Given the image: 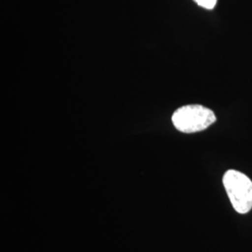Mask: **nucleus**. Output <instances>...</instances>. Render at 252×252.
Masks as SVG:
<instances>
[{
  "instance_id": "obj_1",
  "label": "nucleus",
  "mask_w": 252,
  "mask_h": 252,
  "mask_svg": "<svg viewBox=\"0 0 252 252\" xmlns=\"http://www.w3.org/2000/svg\"><path fill=\"white\" fill-rule=\"evenodd\" d=\"M173 126L181 133L191 134L206 130L217 121L214 111L202 105H186L175 110Z\"/></svg>"
},
{
  "instance_id": "obj_2",
  "label": "nucleus",
  "mask_w": 252,
  "mask_h": 252,
  "mask_svg": "<svg viewBox=\"0 0 252 252\" xmlns=\"http://www.w3.org/2000/svg\"><path fill=\"white\" fill-rule=\"evenodd\" d=\"M223 186L234 210L240 214L252 208V181L243 173L230 169L222 178Z\"/></svg>"
},
{
  "instance_id": "obj_3",
  "label": "nucleus",
  "mask_w": 252,
  "mask_h": 252,
  "mask_svg": "<svg viewBox=\"0 0 252 252\" xmlns=\"http://www.w3.org/2000/svg\"><path fill=\"white\" fill-rule=\"evenodd\" d=\"M199 7L206 9H213L216 7L218 0H193Z\"/></svg>"
}]
</instances>
